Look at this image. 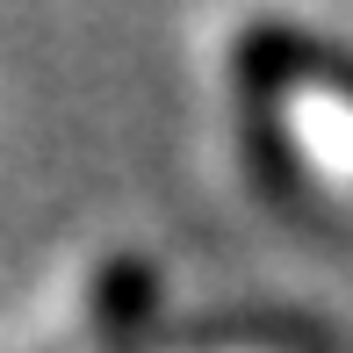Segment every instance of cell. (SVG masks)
<instances>
[{
  "instance_id": "obj_2",
  "label": "cell",
  "mask_w": 353,
  "mask_h": 353,
  "mask_svg": "<svg viewBox=\"0 0 353 353\" xmlns=\"http://www.w3.org/2000/svg\"><path fill=\"white\" fill-rule=\"evenodd\" d=\"M332 353V339L303 317H267V310H231V317H195V325L159 332L152 353Z\"/></svg>"
},
{
  "instance_id": "obj_3",
  "label": "cell",
  "mask_w": 353,
  "mask_h": 353,
  "mask_svg": "<svg viewBox=\"0 0 353 353\" xmlns=\"http://www.w3.org/2000/svg\"><path fill=\"white\" fill-rule=\"evenodd\" d=\"M245 159L260 173V188L288 210L310 202V173H303L296 144H288V123H281V101H245Z\"/></svg>"
},
{
  "instance_id": "obj_1",
  "label": "cell",
  "mask_w": 353,
  "mask_h": 353,
  "mask_svg": "<svg viewBox=\"0 0 353 353\" xmlns=\"http://www.w3.org/2000/svg\"><path fill=\"white\" fill-rule=\"evenodd\" d=\"M288 87H332L339 101H353V51L310 43L296 29H252L238 43V94L245 101H281Z\"/></svg>"
}]
</instances>
